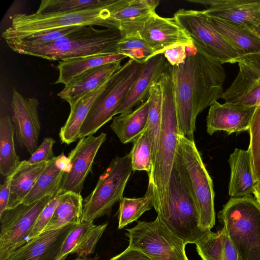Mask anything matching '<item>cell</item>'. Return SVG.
Here are the masks:
<instances>
[{"instance_id":"cell-5","label":"cell","mask_w":260,"mask_h":260,"mask_svg":"<svg viewBox=\"0 0 260 260\" xmlns=\"http://www.w3.org/2000/svg\"><path fill=\"white\" fill-rule=\"evenodd\" d=\"M218 218L241 260H260V206L254 198H231Z\"/></svg>"},{"instance_id":"cell-38","label":"cell","mask_w":260,"mask_h":260,"mask_svg":"<svg viewBox=\"0 0 260 260\" xmlns=\"http://www.w3.org/2000/svg\"><path fill=\"white\" fill-rule=\"evenodd\" d=\"M250 144L248 149L251 159L255 182L260 180V105L252 116L249 128Z\"/></svg>"},{"instance_id":"cell-50","label":"cell","mask_w":260,"mask_h":260,"mask_svg":"<svg viewBox=\"0 0 260 260\" xmlns=\"http://www.w3.org/2000/svg\"><path fill=\"white\" fill-rule=\"evenodd\" d=\"M74 260H87V259H86L85 258H83L78 257Z\"/></svg>"},{"instance_id":"cell-42","label":"cell","mask_w":260,"mask_h":260,"mask_svg":"<svg viewBox=\"0 0 260 260\" xmlns=\"http://www.w3.org/2000/svg\"><path fill=\"white\" fill-rule=\"evenodd\" d=\"M61 193V190H59L54 197L43 209L32 228L29 236L30 240L37 237L43 231L54 212Z\"/></svg>"},{"instance_id":"cell-40","label":"cell","mask_w":260,"mask_h":260,"mask_svg":"<svg viewBox=\"0 0 260 260\" xmlns=\"http://www.w3.org/2000/svg\"><path fill=\"white\" fill-rule=\"evenodd\" d=\"M94 225L93 221H85L76 224L66 238L55 260H64L69 254H72L85 234Z\"/></svg>"},{"instance_id":"cell-47","label":"cell","mask_w":260,"mask_h":260,"mask_svg":"<svg viewBox=\"0 0 260 260\" xmlns=\"http://www.w3.org/2000/svg\"><path fill=\"white\" fill-rule=\"evenodd\" d=\"M109 260H151V259L142 251L127 247L123 252Z\"/></svg>"},{"instance_id":"cell-19","label":"cell","mask_w":260,"mask_h":260,"mask_svg":"<svg viewBox=\"0 0 260 260\" xmlns=\"http://www.w3.org/2000/svg\"><path fill=\"white\" fill-rule=\"evenodd\" d=\"M256 107L214 102L207 117V133L212 135L216 131H224L229 135L249 130Z\"/></svg>"},{"instance_id":"cell-29","label":"cell","mask_w":260,"mask_h":260,"mask_svg":"<svg viewBox=\"0 0 260 260\" xmlns=\"http://www.w3.org/2000/svg\"><path fill=\"white\" fill-rule=\"evenodd\" d=\"M108 79L99 88L82 97L71 108L68 118L59 134L62 143L69 145L79 139L80 128L93 103L104 89Z\"/></svg>"},{"instance_id":"cell-39","label":"cell","mask_w":260,"mask_h":260,"mask_svg":"<svg viewBox=\"0 0 260 260\" xmlns=\"http://www.w3.org/2000/svg\"><path fill=\"white\" fill-rule=\"evenodd\" d=\"M82 26H71L65 28L51 29L31 34L18 38L5 39V41L12 40L29 44H42L53 42L58 38L70 34Z\"/></svg>"},{"instance_id":"cell-2","label":"cell","mask_w":260,"mask_h":260,"mask_svg":"<svg viewBox=\"0 0 260 260\" xmlns=\"http://www.w3.org/2000/svg\"><path fill=\"white\" fill-rule=\"evenodd\" d=\"M153 208L167 228L186 244H196L211 231L199 226L195 200L177 152L164 194Z\"/></svg>"},{"instance_id":"cell-10","label":"cell","mask_w":260,"mask_h":260,"mask_svg":"<svg viewBox=\"0 0 260 260\" xmlns=\"http://www.w3.org/2000/svg\"><path fill=\"white\" fill-rule=\"evenodd\" d=\"M130 248L138 249L151 260H189L186 244L173 234L157 216L152 221H139L126 229Z\"/></svg>"},{"instance_id":"cell-20","label":"cell","mask_w":260,"mask_h":260,"mask_svg":"<svg viewBox=\"0 0 260 260\" xmlns=\"http://www.w3.org/2000/svg\"><path fill=\"white\" fill-rule=\"evenodd\" d=\"M76 224L44 231L16 249L6 260H55L67 236Z\"/></svg>"},{"instance_id":"cell-33","label":"cell","mask_w":260,"mask_h":260,"mask_svg":"<svg viewBox=\"0 0 260 260\" xmlns=\"http://www.w3.org/2000/svg\"><path fill=\"white\" fill-rule=\"evenodd\" d=\"M154 192L152 186L148 184L145 194L141 198H128L123 197L119 201L118 211V229L136 221L146 211L153 206Z\"/></svg>"},{"instance_id":"cell-12","label":"cell","mask_w":260,"mask_h":260,"mask_svg":"<svg viewBox=\"0 0 260 260\" xmlns=\"http://www.w3.org/2000/svg\"><path fill=\"white\" fill-rule=\"evenodd\" d=\"M192 41L201 46L221 64L234 63L243 56L210 24L203 10L180 9L174 15Z\"/></svg>"},{"instance_id":"cell-45","label":"cell","mask_w":260,"mask_h":260,"mask_svg":"<svg viewBox=\"0 0 260 260\" xmlns=\"http://www.w3.org/2000/svg\"><path fill=\"white\" fill-rule=\"evenodd\" d=\"M223 239V253L222 260H241L240 255L229 239L225 228L221 230Z\"/></svg>"},{"instance_id":"cell-18","label":"cell","mask_w":260,"mask_h":260,"mask_svg":"<svg viewBox=\"0 0 260 260\" xmlns=\"http://www.w3.org/2000/svg\"><path fill=\"white\" fill-rule=\"evenodd\" d=\"M206 7L208 16L245 26L253 30L260 25V0H187Z\"/></svg>"},{"instance_id":"cell-14","label":"cell","mask_w":260,"mask_h":260,"mask_svg":"<svg viewBox=\"0 0 260 260\" xmlns=\"http://www.w3.org/2000/svg\"><path fill=\"white\" fill-rule=\"evenodd\" d=\"M106 136V133H102L96 137L92 135L79 139L67 157L70 168L64 172L62 178L60 188L62 192L81 193L84 181Z\"/></svg>"},{"instance_id":"cell-41","label":"cell","mask_w":260,"mask_h":260,"mask_svg":"<svg viewBox=\"0 0 260 260\" xmlns=\"http://www.w3.org/2000/svg\"><path fill=\"white\" fill-rule=\"evenodd\" d=\"M107 223L94 225L85 234L80 243L75 248L72 254L78 257L85 258L94 252L95 246L106 230Z\"/></svg>"},{"instance_id":"cell-34","label":"cell","mask_w":260,"mask_h":260,"mask_svg":"<svg viewBox=\"0 0 260 260\" xmlns=\"http://www.w3.org/2000/svg\"><path fill=\"white\" fill-rule=\"evenodd\" d=\"M111 0H42L36 13L42 14L66 13L99 9Z\"/></svg>"},{"instance_id":"cell-36","label":"cell","mask_w":260,"mask_h":260,"mask_svg":"<svg viewBox=\"0 0 260 260\" xmlns=\"http://www.w3.org/2000/svg\"><path fill=\"white\" fill-rule=\"evenodd\" d=\"M133 143L130 152L133 170L145 171L148 175L152 170V157L151 144L146 129Z\"/></svg>"},{"instance_id":"cell-9","label":"cell","mask_w":260,"mask_h":260,"mask_svg":"<svg viewBox=\"0 0 260 260\" xmlns=\"http://www.w3.org/2000/svg\"><path fill=\"white\" fill-rule=\"evenodd\" d=\"M133 171L130 152L116 157L100 176L95 187L83 200L82 221H93L109 216L113 207L123 198V194Z\"/></svg>"},{"instance_id":"cell-7","label":"cell","mask_w":260,"mask_h":260,"mask_svg":"<svg viewBox=\"0 0 260 260\" xmlns=\"http://www.w3.org/2000/svg\"><path fill=\"white\" fill-rule=\"evenodd\" d=\"M110 4L99 9L72 13H16L12 16L11 25L2 32V37L4 40L18 38L34 33L76 26L98 25L111 28Z\"/></svg>"},{"instance_id":"cell-21","label":"cell","mask_w":260,"mask_h":260,"mask_svg":"<svg viewBox=\"0 0 260 260\" xmlns=\"http://www.w3.org/2000/svg\"><path fill=\"white\" fill-rule=\"evenodd\" d=\"M168 64L163 53L156 55L141 64L138 77L116 115L129 113L135 107L146 101L152 85L159 80Z\"/></svg>"},{"instance_id":"cell-8","label":"cell","mask_w":260,"mask_h":260,"mask_svg":"<svg viewBox=\"0 0 260 260\" xmlns=\"http://www.w3.org/2000/svg\"><path fill=\"white\" fill-rule=\"evenodd\" d=\"M177 152L195 200L199 214V226L211 230L215 223L212 180L194 140L179 134Z\"/></svg>"},{"instance_id":"cell-4","label":"cell","mask_w":260,"mask_h":260,"mask_svg":"<svg viewBox=\"0 0 260 260\" xmlns=\"http://www.w3.org/2000/svg\"><path fill=\"white\" fill-rule=\"evenodd\" d=\"M162 93L161 121L157 153L149 182L154 192V204L162 196L176 157L178 125L171 66H168L158 80Z\"/></svg>"},{"instance_id":"cell-15","label":"cell","mask_w":260,"mask_h":260,"mask_svg":"<svg viewBox=\"0 0 260 260\" xmlns=\"http://www.w3.org/2000/svg\"><path fill=\"white\" fill-rule=\"evenodd\" d=\"M39 103L35 98H24L13 89L11 107L16 140L31 155L38 148L41 131L38 114Z\"/></svg>"},{"instance_id":"cell-31","label":"cell","mask_w":260,"mask_h":260,"mask_svg":"<svg viewBox=\"0 0 260 260\" xmlns=\"http://www.w3.org/2000/svg\"><path fill=\"white\" fill-rule=\"evenodd\" d=\"M14 126L8 115L0 119V173L4 177L13 174L21 162L14 143Z\"/></svg>"},{"instance_id":"cell-24","label":"cell","mask_w":260,"mask_h":260,"mask_svg":"<svg viewBox=\"0 0 260 260\" xmlns=\"http://www.w3.org/2000/svg\"><path fill=\"white\" fill-rule=\"evenodd\" d=\"M69 168L68 158L63 153L54 156L49 161L46 168L22 203L29 205L48 194L56 193L60 190L63 175Z\"/></svg>"},{"instance_id":"cell-25","label":"cell","mask_w":260,"mask_h":260,"mask_svg":"<svg viewBox=\"0 0 260 260\" xmlns=\"http://www.w3.org/2000/svg\"><path fill=\"white\" fill-rule=\"evenodd\" d=\"M207 17L212 26L243 56L260 53V37L253 30L216 18Z\"/></svg>"},{"instance_id":"cell-23","label":"cell","mask_w":260,"mask_h":260,"mask_svg":"<svg viewBox=\"0 0 260 260\" xmlns=\"http://www.w3.org/2000/svg\"><path fill=\"white\" fill-rule=\"evenodd\" d=\"M231 168L229 194L231 198L249 196L255 182L250 150L235 148L228 160Z\"/></svg>"},{"instance_id":"cell-16","label":"cell","mask_w":260,"mask_h":260,"mask_svg":"<svg viewBox=\"0 0 260 260\" xmlns=\"http://www.w3.org/2000/svg\"><path fill=\"white\" fill-rule=\"evenodd\" d=\"M159 3L157 0H112L109 5L111 28L119 30L123 38L139 36Z\"/></svg>"},{"instance_id":"cell-3","label":"cell","mask_w":260,"mask_h":260,"mask_svg":"<svg viewBox=\"0 0 260 260\" xmlns=\"http://www.w3.org/2000/svg\"><path fill=\"white\" fill-rule=\"evenodd\" d=\"M122 38L118 29H97L90 25L82 26L45 44H29L12 40L6 42L17 53L60 61L95 54L118 53L117 45Z\"/></svg>"},{"instance_id":"cell-28","label":"cell","mask_w":260,"mask_h":260,"mask_svg":"<svg viewBox=\"0 0 260 260\" xmlns=\"http://www.w3.org/2000/svg\"><path fill=\"white\" fill-rule=\"evenodd\" d=\"M148 101L131 112L114 117L110 127L123 144L133 143L145 130L148 113Z\"/></svg>"},{"instance_id":"cell-48","label":"cell","mask_w":260,"mask_h":260,"mask_svg":"<svg viewBox=\"0 0 260 260\" xmlns=\"http://www.w3.org/2000/svg\"><path fill=\"white\" fill-rule=\"evenodd\" d=\"M254 199L260 206V180L256 182L252 191Z\"/></svg>"},{"instance_id":"cell-11","label":"cell","mask_w":260,"mask_h":260,"mask_svg":"<svg viewBox=\"0 0 260 260\" xmlns=\"http://www.w3.org/2000/svg\"><path fill=\"white\" fill-rule=\"evenodd\" d=\"M57 192L29 205L21 203L7 209L0 216V260H6L16 249L30 241L29 236L37 218Z\"/></svg>"},{"instance_id":"cell-32","label":"cell","mask_w":260,"mask_h":260,"mask_svg":"<svg viewBox=\"0 0 260 260\" xmlns=\"http://www.w3.org/2000/svg\"><path fill=\"white\" fill-rule=\"evenodd\" d=\"M147 100L149 109L146 129L151 147L153 166L157 151L161 121L162 93L158 81L152 85Z\"/></svg>"},{"instance_id":"cell-43","label":"cell","mask_w":260,"mask_h":260,"mask_svg":"<svg viewBox=\"0 0 260 260\" xmlns=\"http://www.w3.org/2000/svg\"><path fill=\"white\" fill-rule=\"evenodd\" d=\"M55 142L52 138H45L41 144L38 147L27 162L29 164H37L48 161L53 159L54 157L53 146Z\"/></svg>"},{"instance_id":"cell-6","label":"cell","mask_w":260,"mask_h":260,"mask_svg":"<svg viewBox=\"0 0 260 260\" xmlns=\"http://www.w3.org/2000/svg\"><path fill=\"white\" fill-rule=\"evenodd\" d=\"M141 68V64L129 59L109 78L80 128L79 139L95 134L116 115L136 80Z\"/></svg>"},{"instance_id":"cell-26","label":"cell","mask_w":260,"mask_h":260,"mask_svg":"<svg viewBox=\"0 0 260 260\" xmlns=\"http://www.w3.org/2000/svg\"><path fill=\"white\" fill-rule=\"evenodd\" d=\"M48 162L29 164L26 160L21 161L12 174L7 209H13L23 203Z\"/></svg>"},{"instance_id":"cell-49","label":"cell","mask_w":260,"mask_h":260,"mask_svg":"<svg viewBox=\"0 0 260 260\" xmlns=\"http://www.w3.org/2000/svg\"><path fill=\"white\" fill-rule=\"evenodd\" d=\"M253 30L260 37V25L254 28Z\"/></svg>"},{"instance_id":"cell-13","label":"cell","mask_w":260,"mask_h":260,"mask_svg":"<svg viewBox=\"0 0 260 260\" xmlns=\"http://www.w3.org/2000/svg\"><path fill=\"white\" fill-rule=\"evenodd\" d=\"M238 63V74L220 99L225 104L257 107L260 105V53L244 55Z\"/></svg>"},{"instance_id":"cell-37","label":"cell","mask_w":260,"mask_h":260,"mask_svg":"<svg viewBox=\"0 0 260 260\" xmlns=\"http://www.w3.org/2000/svg\"><path fill=\"white\" fill-rule=\"evenodd\" d=\"M196 245L202 260H222L223 239L221 230L217 233L209 231Z\"/></svg>"},{"instance_id":"cell-46","label":"cell","mask_w":260,"mask_h":260,"mask_svg":"<svg viewBox=\"0 0 260 260\" xmlns=\"http://www.w3.org/2000/svg\"><path fill=\"white\" fill-rule=\"evenodd\" d=\"M12 174L5 177L0 186V216L7 210L10 194V186Z\"/></svg>"},{"instance_id":"cell-27","label":"cell","mask_w":260,"mask_h":260,"mask_svg":"<svg viewBox=\"0 0 260 260\" xmlns=\"http://www.w3.org/2000/svg\"><path fill=\"white\" fill-rule=\"evenodd\" d=\"M127 57L119 53L100 54L60 60L57 68L59 72L54 84H68L74 78L92 68L108 63L121 61Z\"/></svg>"},{"instance_id":"cell-17","label":"cell","mask_w":260,"mask_h":260,"mask_svg":"<svg viewBox=\"0 0 260 260\" xmlns=\"http://www.w3.org/2000/svg\"><path fill=\"white\" fill-rule=\"evenodd\" d=\"M139 35L153 49L154 56L174 46L193 44L190 36L174 17H162L156 13L146 21Z\"/></svg>"},{"instance_id":"cell-1","label":"cell","mask_w":260,"mask_h":260,"mask_svg":"<svg viewBox=\"0 0 260 260\" xmlns=\"http://www.w3.org/2000/svg\"><path fill=\"white\" fill-rule=\"evenodd\" d=\"M186 57L171 66L179 134L194 140L198 115L223 93L225 73L222 64L193 41Z\"/></svg>"},{"instance_id":"cell-35","label":"cell","mask_w":260,"mask_h":260,"mask_svg":"<svg viewBox=\"0 0 260 260\" xmlns=\"http://www.w3.org/2000/svg\"><path fill=\"white\" fill-rule=\"evenodd\" d=\"M117 50L140 64L154 56L153 49L139 36L122 38L117 44Z\"/></svg>"},{"instance_id":"cell-44","label":"cell","mask_w":260,"mask_h":260,"mask_svg":"<svg viewBox=\"0 0 260 260\" xmlns=\"http://www.w3.org/2000/svg\"><path fill=\"white\" fill-rule=\"evenodd\" d=\"M186 45H177L166 50L163 54L171 66L179 65L186 57Z\"/></svg>"},{"instance_id":"cell-22","label":"cell","mask_w":260,"mask_h":260,"mask_svg":"<svg viewBox=\"0 0 260 260\" xmlns=\"http://www.w3.org/2000/svg\"><path fill=\"white\" fill-rule=\"evenodd\" d=\"M121 66V61H117L89 70L64 85L57 95L71 108L82 97L101 86Z\"/></svg>"},{"instance_id":"cell-30","label":"cell","mask_w":260,"mask_h":260,"mask_svg":"<svg viewBox=\"0 0 260 260\" xmlns=\"http://www.w3.org/2000/svg\"><path fill=\"white\" fill-rule=\"evenodd\" d=\"M83 200L81 194L72 191L62 192L57 206L43 232L56 230L82 221Z\"/></svg>"}]
</instances>
